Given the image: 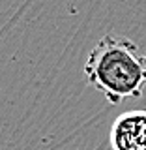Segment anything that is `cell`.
Returning <instances> with one entry per match:
<instances>
[{
    "label": "cell",
    "mask_w": 146,
    "mask_h": 150,
    "mask_svg": "<svg viewBox=\"0 0 146 150\" xmlns=\"http://www.w3.org/2000/svg\"><path fill=\"white\" fill-rule=\"evenodd\" d=\"M84 75L112 105L126 98H140L146 86V54L128 38L105 34L88 54Z\"/></svg>",
    "instance_id": "obj_1"
},
{
    "label": "cell",
    "mask_w": 146,
    "mask_h": 150,
    "mask_svg": "<svg viewBox=\"0 0 146 150\" xmlns=\"http://www.w3.org/2000/svg\"><path fill=\"white\" fill-rule=\"evenodd\" d=\"M112 150H146V111H126L111 128Z\"/></svg>",
    "instance_id": "obj_2"
}]
</instances>
